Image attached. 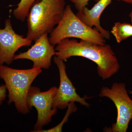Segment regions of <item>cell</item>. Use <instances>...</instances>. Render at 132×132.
Returning <instances> with one entry per match:
<instances>
[{
    "mask_svg": "<svg viewBox=\"0 0 132 132\" xmlns=\"http://www.w3.org/2000/svg\"><path fill=\"white\" fill-rule=\"evenodd\" d=\"M55 47V56L64 61L72 57H84L97 64V73L102 79L117 73L119 63L111 46L96 45L83 40L67 38L61 41Z\"/></svg>",
    "mask_w": 132,
    "mask_h": 132,
    "instance_id": "1",
    "label": "cell"
},
{
    "mask_svg": "<svg viewBox=\"0 0 132 132\" xmlns=\"http://www.w3.org/2000/svg\"><path fill=\"white\" fill-rule=\"evenodd\" d=\"M66 0H39L34 4L28 15L27 37L35 41L45 33L51 32L63 16Z\"/></svg>",
    "mask_w": 132,
    "mask_h": 132,
    "instance_id": "2",
    "label": "cell"
},
{
    "mask_svg": "<svg viewBox=\"0 0 132 132\" xmlns=\"http://www.w3.org/2000/svg\"><path fill=\"white\" fill-rule=\"evenodd\" d=\"M42 72L40 68L18 69L0 65V78L5 82L8 92V104L14 103L19 112L26 114L29 112L26 98L34 81Z\"/></svg>",
    "mask_w": 132,
    "mask_h": 132,
    "instance_id": "3",
    "label": "cell"
},
{
    "mask_svg": "<svg viewBox=\"0 0 132 132\" xmlns=\"http://www.w3.org/2000/svg\"><path fill=\"white\" fill-rule=\"evenodd\" d=\"M80 39L96 45H104L106 39L96 28L90 27L79 19L71 6H66L60 21L50 33V42L53 46L67 38Z\"/></svg>",
    "mask_w": 132,
    "mask_h": 132,
    "instance_id": "4",
    "label": "cell"
},
{
    "mask_svg": "<svg viewBox=\"0 0 132 132\" xmlns=\"http://www.w3.org/2000/svg\"><path fill=\"white\" fill-rule=\"evenodd\" d=\"M99 96L110 99L115 105L117 110L116 122L112 125L108 131L126 132L132 119V100L128 95L126 85L123 82H116L111 88L104 87Z\"/></svg>",
    "mask_w": 132,
    "mask_h": 132,
    "instance_id": "5",
    "label": "cell"
},
{
    "mask_svg": "<svg viewBox=\"0 0 132 132\" xmlns=\"http://www.w3.org/2000/svg\"><path fill=\"white\" fill-rule=\"evenodd\" d=\"M58 88L51 87L46 92L41 91L39 87L31 86L26 98L29 109L35 108L38 113V119L32 131L38 132L43 127L52 121V117L57 113L53 109V103Z\"/></svg>",
    "mask_w": 132,
    "mask_h": 132,
    "instance_id": "6",
    "label": "cell"
},
{
    "mask_svg": "<svg viewBox=\"0 0 132 132\" xmlns=\"http://www.w3.org/2000/svg\"><path fill=\"white\" fill-rule=\"evenodd\" d=\"M54 61L59 69L60 84L54 100L53 109L56 111L58 109H65L68 108L71 102H77L82 105L89 106V104L86 101L88 97L86 96L80 97L69 78L66 73V67L64 61L55 56L54 58Z\"/></svg>",
    "mask_w": 132,
    "mask_h": 132,
    "instance_id": "7",
    "label": "cell"
},
{
    "mask_svg": "<svg viewBox=\"0 0 132 132\" xmlns=\"http://www.w3.org/2000/svg\"><path fill=\"white\" fill-rule=\"evenodd\" d=\"M32 42L15 33L10 19H7L5 28H0V65L12 64L16 52L22 47L30 46Z\"/></svg>",
    "mask_w": 132,
    "mask_h": 132,
    "instance_id": "8",
    "label": "cell"
},
{
    "mask_svg": "<svg viewBox=\"0 0 132 132\" xmlns=\"http://www.w3.org/2000/svg\"><path fill=\"white\" fill-rule=\"evenodd\" d=\"M54 46L50 42L48 33H45L35 41L27 51L15 55L14 60H29L33 62L32 68L48 69L52 64V57L55 55Z\"/></svg>",
    "mask_w": 132,
    "mask_h": 132,
    "instance_id": "9",
    "label": "cell"
},
{
    "mask_svg": "<svg viewBox=\"0 0 132 132\" xmlns=\"http://www.w3.org/2000/svg\"><path fill=\"white\" fill-rule=\"evenodd\" d=\"M113 0H99L90 9L87 7L78 11L76 15L83 22L91 28H95L104 36L106 39H109L110 32L104 29L101 25L100 18L102 14Z\"/></svg>",
    "mask_w": 132,
    "mask_h": 132,
    "instance_id": "10",
    "label": "cell"
},
{
    "mask_svg": "<svg viewBox=\"0 0 132 132\" xmlns=\"http://www.w3.org/2000/svg\"><path fill=\"white\" fill-rule=\"evenodd\" d=\"M111 33L115 38L117 43H120L132 36V25L117 22L113 27Z\"/></svg>",
    "mask_w": 132,
    "mask_h": 132,
    "instance_id": "11",
    "label": "cell"
},
{
    "mask_svg": "<svg viewBox=\"0 0 132 132\" xmlns=\"http://www.w3.org/2000/svg\"><path fill=\"white\" fill-rule=\"evenodd\" d=\"M39 0H20L13 14L15 19L22 22L25 21L33 5Z\"/></svg>",
    "mask_w": 132,
    "mask_h": 132,
    "instance_id": "12",
    "label": "cell"
},
{
    "mask_svg": "<svg viewBox=\"0 0 132 132\" xmlns=\"http://www.w3.org/2000/svg\"><path fill=\"white\" fill-rule=\"evenodd\" d=\"M75 102H71L68 107V110L65 114L64 118L60 124L48 130H44L43 129L40 130L38 132H62L63 126L65 123L68 120L69 116L73 113L77 111V108L75 104Z\"/></svg>",
    "mask_w": 132,
    "mask_h": 132,
    "instance_id": "13",
    "label": "cell"
},
{
    "mask_svg": "<svg viewBox=\"0 0 132 132\" xmlns=\"http://www.w3.org/2000/svg\"><path fill=\"white\" fill-rule=\"evenodd\" d=\"M72 3L78 11L81 10L88 5V2L91 0H69ZM97 2L99 0H93Z\"/></svg>",
    "mask_w": 132,
    "mask_h": 132,
    "instance_id": "14",
    "label": "cell"
},
{
    "mask_svg": "<svg viewBox=\"0 0 132 132\" xmlns=\"http://www.w3.org/2000/svg\"><path fill=\"white\" fill-rule=\"evenodd\" d=\"M7 90L5 85L0 86V105L2 104L3 102L7 97Z\"/></svg>",
    "mask_w": 132,
    "mask_h": 132,
    "instance_id": "15",
    "label": "cell"
},
{
    "mask_svg": "<svg viewBox=\"0 0 132 132\" xmlns=\"http://www.w3.org/2000/svg\"><path fill=\"white\" fill-rule=\"evenodd\" d=\"M117 1H118L123 2L132 5V0H117Z\"/></svg>",
    "mask_w": 132,
    "mask_h": 132,
    "instance_id": "16",
    "label": "cell"
},
{
    "mask_svg": "<svg viewBox=\"0 0 132 132\" xmlns=\"http://www.w3.org/2000/svg\"><path fill=\"white\" fill-rule=\"evenodd\" d=\"M129 16H130V19H131V21L132 24V10L131 12H130V14H129Z\"/></svg>",
    "mask_w": 132,
    "mask_h": 132,
    "instance_id": "17",
    "label": "cell"
},
{
    "mask_svg": "<svg viewBox=\"0 0 132 132\" xmlns=\"http://www.w3.org/2000/svg\"><path fill=\"white\" fill-rule=\"evenodd\" d=\"M130 94H132V91H130Z\"/></svg>",
    "mask_w": 132,
    "mask_h": 132,
    "instance_id": "18",
    "label": "cell"
}]
</instances>
